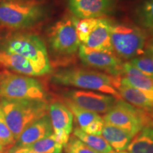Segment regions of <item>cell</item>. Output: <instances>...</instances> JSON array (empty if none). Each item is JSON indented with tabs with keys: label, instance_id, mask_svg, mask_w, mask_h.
<instances>
[{
	"label": "cell",
	"instance_id": "obj_1",
	"mask_svg": "<svg viewBox=\"0 0 153 153\" xmlns=\"http://www.w3.org/2000/svg\"><path fill=\"white\" fill-rule=\"evenodd\" d=\"M119 77L87 69L65 68L55 72L51 81L57 85L89 89L122 99L116 88Z\"/></svg>",
	"mask_w": 153,
	"mask_h": 153
},
{
	"label": "cell",
	"instance_id": "obj_2",
	"mask_svg": "<svg viewBox=\"0 0 153 153\" xmlns=\"http://www.w3.org/2000/svg\"><path fill=\"white\" fill-rule=\"evenodd\" d=\"M0 51L14 53L26 57L45 75L52 72L45 44L35 33L22 30L11 31L0 38Z\"/></svg>",
	"mask_w": 153,
	"mask_h": 153
},
{
	"label": "cell",
	"instance_id": "obj_3",
	"mask_svg": "<svg viewBox=\"0 0 153 153\" xmlns=\"http://www.w3.org/2000/svg\"><path fill=\"white\" fill-rule=\"evenodd\" d=\"M0 106L15 140L30 124L48 114V100L0 99Z\"/></svg>",
	"mask_w": 153,
	"mask_h": 153
},
{
	"label": "cell",
	"instance_id": "obj_4",
	"mask_svg": "<svg viewBox=\"0 0 153 153\" xmlns=\"http://www.w3.org/2000/svg\"><path fill=\"white\" fill-rule=\"evenodd\" d=\"M78 19L68 14L57 21L48 32V43L56 65H65L74 56L80 45L76 35V26Z\"/></svg>",
	"mask_w": 153,
	"mask_h": 153
},
{
	"label": "cell",
	"instance_id": "obj_5",
	"mask_svg": "<svg viewBox=\"0 0 153 153\" xmlns=\"http://www.w3.org/2000/svg\"><path fill=\"white\" fill-rule=\"evenodd\" d=\"M45 16L43 5L34 0L0 1V27L11 31L32 27Z\"/></svg>",
	"mask_w": 153,
	"mask_h": 153
},
{
	"label": "cell",
	"instance_id": "obj_6",
	"mask_svg": "<svg viewBox=\"0 0 153 153\" xmlns=\"http://www.w3.org/2000/svg\"><path fill=\"white\" fill-rule=\"evenodd\" d=\"M45 86L38 79L10 70L0 71V99L47 100Z\"/></svg>",
	"mask_w": 153,
	"mask_h": 153
},
{
	"label": "cell",
	"instance_id": "obj_7",
	"mask_svg": "<svg viewBox=\"0 0 153 153\" xmlns=\"http://www.w3.org/2000/svg\"><path fill=\"white\" fill-rule=\"evenodd\" d=\"M147 33L143 28L130 24H111V41L114 53L119 58L131 60L145 53Z\"/></svg>",
	"mask_w": 153,
	"mask_h": 153
},
{
	"label": "cell",
	"instance_id": "obj_8",
	"mask_svg": "<svg viewBox=\"0 0 153 153\" xmlns=\"http://www.w3.org/2000/svg\"><path fill=\"white\" fill-rule=\"evenodd\" d=\"M104 123L125 130L134 137L145 127H153L148 113L139 109L123 99H117L114 106L103 117Z\"/></svg>",
	"mask_w": 153,
	"mask_h": 153
},
{
	"label": "cell",
	"instance_id": "obj_9",
	"mask_svg": "<svg viewBox=\"0 0 153 153\" xmlns=\"http://www.w3.org/2000/svg\"><path fill=\"white\" fill-rule=\"evenodd\" d=\"M78 56L86 66L104 71L111 76H121L123 63L114 53L91 49L81 43Z\"/></svg>",
	"mask_w": 153,
	"mask_h": 153
},
{
	"label": "cell",
	"instance_id": "obj_10",
	"mask_svg": "<svg viewBox=\"0 0 153 153\" xmlns=\"http://www.w3.org/2000/svg\"><path fill=\"white\" fill-rule=\"evenodd\" d=\"M62 97L72 101L80 108L101 114H106L117 99L111 95L98 91L77 89L67 91Z\"/></svg>",
	"mask_w": 153,
	"mask_h": 153
},
{
	"label": "cell",
	"instance_id": "obj_11",
	"mask_svg": "<svg viewBox=\"0 0 153 153\" xmlns=\"http://www.w3.org/2000/svg\"><path fill=\"white\" fill-rule=\"evenodd\" d=\"M48 114L53 126V135L64 148L73 131V114L59 99H53L49 103Z\"/></svg>",
	"mask_w": 153,
	"mask_h": 153
},
{
	"label": "cell",
	"instance_id": "obj_12",
	"mask_svg": "<svg viewBox=\"0 0 153 153\" xmlns=\"http://www.w3.org/2000/svg\"><path fill=\"white\" fill-rule=\"evenodd\" d=\"M68 7L78 19H99L114 10L115 0H68Z\"/></svg>",
	"mask_w": 153,
	"mask_h": 153
},
{
	"label": "cell",
	"instance_id": "obj_13",
	"mask_svg": "<svg viewBox=\"0 0 153 153\" xmlns=\"http://www.w3.org/2000/svg\"><path fill=\"white\" fill-rule=\"evenodd\" d=\"M58 99H60L68 106L69 109L71 111L78 127L82 131L91 135H101L105 124L103 117L97 113L80 108L72 101L64 97H60V98Z\"/></svg>",
	"mask_w": 153,
	"mask_h": 153
},
{
	"label": "cell",
	"instance_id": "obj_14",
	"mask_svg": "<svg viewBox=\"0 0 153 153\" xmlns=\"http://www.w3.org/2000/svg\"><path fill=\"white\" fill-rule=\"evenodd\" d=\"M53 133L52 124L49 115L47 114L27 126L20 134L13 146L22 147L32 144Z\"/></svg>",
	"mask_w": 153,
	"mask_h": 153
},
{
	"label": "cell",
	"instance_id": "obj_15",
	"mask_svg": "<svg viewBox=\"0 0 153 153\" xmlns=\"http://www.w3.org/2000/svg\"><path fill=\"white\" fill-rule=\"evenodd\" d=\"M116 88L122 99L139 109L148 113L151 117L153 114V91H142L131 86L120 83Z\"/></svg>",
	"mask_w": 153,
	"mask_h": 153
},
{
	"label": "cell",
	"instance_id": "obj_16",
	"mask_svg": "<svg viewBox=\"0 0 153 153\" xmlns=\"http://www.w3.org/2000/svg\"><path fill=\"white\" fill-rule=\"evenodd\" d=\"M0 66L12 72L29 76L45 75L43 72L26 57L14 53L0 51Z\"/></svg>",
	"mask_w": 153,
	"mask_h": 153
},
{
	"label": "cell",
	"instance_id": "obj_17",
	"mask_svg": "<svg viewBox=\"0 0 153 153\" xmlns=\"http://www.w3.org/2000/svg\"><path fill=\"white\" fill-rule=\"evenodd\" d=\"M111 21L99 18L94 28L82 44L91 49L114 53L111 41Z\"/></svg>",
	"mask_w": 153,
	"mask_h": 153
},
{
	"label": "cell",
	"instance_id": "obj_18",
	"mask_svg": "<svg viewBox=\"0 0 153 153\" xmlns=\"http://www.w3.org/2000/svg\"><path fill=\"white\" fill-rule=\"evenodd\" d=\"M120 83L142 91H153V78L145 75L130 62L123 64Z\"/></svg>",
	"mask_w": 153,
	"mask_h": 153
},
{
	"label": "cell",
	"instance_id": "obj_19",
	"mask_svg": "<svg viewBox=\"0 0 153 153\" xmlns=\"http://www.w3.org/2000/svg\"><path fill=\"white\" fill-rule=\"evenodd\" d=\"M101 135L113 150L118 152L127 150L133 137L131 133L125 130L107 123L104 124Z\"/></svg>",
	"mask_w": 153,
	"mask_h": 153
},
{
	"label": "cell",
	"instance_id": "obj_20",
	"mask_svg": "<svg viewBox=\"0 0 153 153\" xmlns=\"http://www.w3.org/2000/svg\"><path fill=\"white\" fill-rule=\"evenodd\" d=\"M127 150L129 153H153V127L141 130L133 137Z\"/></svg>",
	"mask_w": 153,
	"mask_h": 153
},
{
	"label": "cell",
	"instance_id": "obj_21",
	"mask_svg": "<svg viewBox=\"0 0 153 153\" xmlns=\"http://www.w3.org/2000/svg\"><path fill=\"white\" fill-rule=\"evenodd\" d=\"M72 135L79 138L89 148L93 149L98 153H108L113 151L112 148L104 137L100 135L86 133L85 132L82 131L78 126L73 129Z\"/></svg>",
	"mask_w": 153,
	"mask_h": 153
},
{
	"label": "cell",
	"instance_id": "obj_22",
	"mask_svg": "<svg viewBox=\"0 0 153 153\" xmlns=\"http://www.w3.org/2000/svg\"><path fill=\"white\" fill-rule=\"evenodd\" d=\"M135 18L143 29L153 36V0H145L137 7Z\"/></svg>",
	"mask_w": 153,
	"mask_h": 153
},
{
	"label": "cell",
	"instance_id": "obj_23",
	"mask_svg": "<svg viewBox=\"0 0 153 153\" xmlns=\"http://www.w3.org/2000/svg\"><path fill=\"white\" fill-rule=\"evenodd\" d=\"M25 147L34 153H62L63 150V146L55 140L53 133Z\"/></svg>",
	"mask_w": 153,
	"mask_h": 153
},
{
	"label": "cell",
	"instance_id": "obj_24",
	"mask_svg": "<svg viewBox=\"0 0 153 153\" xmlns=\"http://www.w3.org/2000/svg\"><path fill=\"white\" fill-rule=\"evenodd\" d=\"M133 65L146 76L153 78V57L145 53L129 61Z\"/></svg>",
	"mask_w": 153,
	"mask_h": 153
},
{
	"label": "cell",
	"instance_id": "obj_25",
	"mask_svg": "<svg viewBox=\"0 0 153 153\" xmlns=\"http://www.w3.org/2000/svg\"><path fill=\"white\" fill-rule=\"evenodd\" d=\"M99 19H84L80 20L78 19L76 26V35L80 43H85L88 36L98 23Z\"/></svg>",
	"mask_w": 153,
	"mask_h": 153
},
{
	"label": "cell",
	"instance_id": "obj_26",
	"mask_svg": "<svg viewBox=\"0 0 153 153\" xmlns=\"http://www.w3.org/2000/svg\"><path fill=\"white\" fill-rule=\"evenodd\" d=\"M15 142L16 140L7 126L4 115L0 106V144L9 151Z\"/></svg>",
	"mask_w": 153,
	"mask_h": 153
},
{
	"label": "cell",
	"instance_id": "obj_27",
	"mask_svg": "<svg viewBox=\"0 0 153 153\" xmlns=\"http://www.w3.org/2000/svg\"><path fill=\"white\" fill-rule=\"evenodd\" d=\"M64 148L65 153H98L73 135L70 136Z\"/></svg>",
	"mask_w": 153,
	"mask_h": 153
},
{
	"label": "cell",
	"instance_id": "obj_28",
	"mask_svg": "<svg viewBox=\"0 0 153 153\" xmlns=\"http://www.w3.org/2000/svg\"><path fill=\"white\" fill-rule=\"evenodd\" d=\"M8 153H34L32 151L28 150L25 146L16 147L12 146L9 149Z\"/></svg>",
	"mask_w": 153,
	"mask_h": 153
},
{
	"label": "cell",
	"instance_id": "obj_29",
	"mask_svg": "<svg viewBox=\"0 0 153 153\" xmlns=\"http://www.w3.org/2000/svg\"><path fill=\"white\" fill-rule=\"evenodd\" d=\"M145 52L148 53L149 55H150L151 56L153 57V43L148 44V45L145 48Z\"/></svg>",
	"mask_w": 153,
	"mask_h": 153
},
{
	"label": "cell",
	"instance_id": "obj_30",
	"mask_svg": "<svg viewBox=\"0 0 153 153\" xmlns=\"http://www.w3.org/2000/svg\"><path fill=\"white\" fill-rule=\"evenodd\" d=\"M0 153H8V150L4 148L1 144H0Z\"/></svg>",
	"mask_w": 153,
	"mask_h": 153
},
{
	"label": "cell",
	"instance_id": "obj_31",
	"mask_svg": "<svg viewBox=\"0 0 153 153\" xmlns=\"http://www.w3.org/2000/svg\"><path fill=\"white\" fill-rule=\"evenodd\" d=\"M108 153H129L128 151H119V152H118V151H111V152H108Z\"/></svg>",
	"mask_w": 153,
	"mask_h": 153
},
{
	"label": "cell",
	"instance_id": "obj_32",
	"mask_svg": "<svg viewBox=\"0 0 153 153\" xmlns=\"http://www.w3.org/2000/svg\"><path fill=\"white\" fill-rule=\"evenodd\" d=\"M11 1V0H0V1Z\"/></svg>",
	"mask_w": 153,
	"mask_h": 153
},
{
	"label": "cell",
	"instance_id": "obj_33",
	"mask_svg": "<svg viewBox=\"0 0 153 153\" xmlns=\"http://www.w3.org/2000/svg\"><path fill=\"white\" fill-rule=\"evenodd\" d=\"M152 120H153V114H152Z\"/></svg>",
	"mask_w": 153,
	"mask_h": 153
}]
</instances>
